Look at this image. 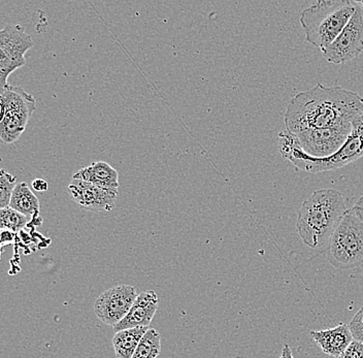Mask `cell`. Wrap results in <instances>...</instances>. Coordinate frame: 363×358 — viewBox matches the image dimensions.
Segmentation results:
<instances>
[{"label":"cell","instance_id":"cell-4","mask_svg":"<svg viewBox=\"0 0 363 358\" xmlns=\"http://www.w3.org/2000/svg\"><path fill=\"white\" fill-rule=\"evenodd\" d=\"M355 13L349 0H319L303 11L301 24L308 44L325 50L340 35Z\"/></svg>","mask_w":363,"mask_h":358},{"label":"cell","instance_id":"cell-25","mask_svg":"<svg viewBox=\"0 0 363 358\" xmlns=\"http://www.w3.org/2000/svg\"><path fill=\"white\" fill-rule=\"evenodd\" d=\"M355 4H357L358 6H360L363 10V1H355Z\"/></svg>","mask_w":363,"mask_h":358},{"label":"cell","instance_id":"cell-15","mask_svg":"<svg viewBox=\"0 0 363 358\" xmlns=\"http://www.w3.org/2000/svg\"><path fill=\"white\" fill-rule=\"evenodd\" d=\"M10 207L27 217L38 218L40 215V201L25 182L18 183L11 196Z\"/></svg>","mask_w":363,"mask_h":358},{"label":"cell","instance_id":"cell-10","mask_svg":"<svg viewBox=\"0 0 363 358\" xmlns=\"http://www.w3.org/2000/svg\"><path fill=\"white\" fill-rule=\"evenodd\" d=\"M352 128L353 125L306 130L297 133L295 137L306 154L313 157L324 158L333 155L342 148L350 135Z\"/></svg>","mask_w":363,"mask_h":358},{"label":"cell","instance_id":"cell-2","mask_svg":"<svg viewBox=\"0 0 363 358\" xmlns=\"http://www.w3.org/2000/svg\"><path fill=\"white\" fill-rule=\"evenodd\" d=\"M344 196L335 189H319L303 201L297 216L296 228L303 244L312 249L328 247L331 235L344 218Z\"/></svg>","mask_w":363,"mask_h":358},{"label":"cell","instance_id":"cell-14","mask_svg":"<svg viewBox=\"0 0 363 358\" xmlns=\"http://www.w3.org/2000/svg\"><path fill=\"white\" fill-rule=\"evenodd\" d=\"M72 178L85 181L104 189H119V173L108 162H93L88 167H82Z\"/></svg>","mask_w":363,"mask_h":358},{"label":"cell","instance_id":"cell-5","mask_svg":"<svg viewBox=\"0 0 363 358\" xmlns=\"http://www.w3.org/2000/svg\"><path fill=\"white\" fill-rule=\"evenodd\" d=\"M328 260L339 269H355L363 264V222L350 210L331 235Z\"/></svg>","mask_w":363,"mask_h":358},{"label":"cell","instance_id":"cell-13","mask_svg":"<svg viewBox=\"0 0 363 358\" xmlns=\"http://www.w3.org/2000/svg\"><path fill=\"white\" fill-rule=\"evenodd\" d=\"M310 335L325 354L335 358H340L354 340L349 325L345 323L328 330H311Z\"/></svg>","mask_w":363,"mask_h":358},{"label":"cell","instance_id":"cell-6","mask_svg":"<svg viewBox=\"0 0 363 358\" xmlns=\"http://www.w3.org/2000/svg\"><path fill=\"white\" fill-rule=\"evenodd\" d=\"M0 139L6 144L21 138L29 119L35 111L36 101L22 87L10 86L0 96Z\"/></svg>","mask_w":363,"mask_h":358},{"label":"cell","instance_id":"cell-1","mask_svg":"<svg viewBox=\"0 0 363 358\" xmlns=\"http://www.w3.org/2000/svg\"><path fill=\"white\" fill-rule=\"evenodd\" d=\"M362 112L363 99L357 93L318 83L290 99L284 122L286 130L295 135L306 130L352 126Z\"/></svg>","mask_w":363,"mask_h":358},{"label":"cell","instance_id":"cell-9","mask_svg":"<svg viewBox=\"0 0 363 358\" xmlns=\"http://www.w3.org/2000/svg\"><path fill=\"white\" fill-rule=\"evenodd\" d=\"M138 296L136 289L130 285H118L108 289L95 301V315L102 323L113 328L128 314Z\"/></svg>","mask_w":363,"mask_h":358},{"label":"cell","instance_id":"cell-23","mask_svg":"<svg viewBox=\"0 0 363 358\" xmlns=\"http://www.w3.org/2000/svg\"><path fill=\"white\" fill-rule=\"evenodd\" d=\"M33 188L35 191H47L49 184H48L47 181L44 180V179H36L33 182Z\"/></svg>","mask_w":363,"mask_h":358},{"label":"cell","instance_id":"cell-11","mask_svg":"<svg viewBox=\"0 0 363 358\" xmlns=\"http://www.w3.org/2000/svg\"><path fill=\"white\" fill-rule=\"evenodd\" d=\"M72 201L90 212H111L116 206L118 190L104 189L85 181L72 179L67 188Z\"/></svg>","mask_w":363,"mask_h":358},{"label":"cell","instance_id":"cell-22","mask_svg":"<svg viewBox=\"0 0 363 358\" xmlns=\"http://www.w3.org/2000/svg\"><path fill=\"white\" fill-rule=\"evenodd\" d=\"M349 210L363 222V196L358 199L357 203L354 205V207L349 208Z\"/></svg>","mask_w":363,"mask_h":358},{"label":"cell","instance_id":"cell-18","mask_svg":"<svg viewBox=\"0 0 363 358\" xmlns=\"http://www.w3.org/2000/svg\"><path fill=\"white\" fill-rule=\"evenodd\" d=\"M30 222L29 217L17 212L11 207L0 210V230L16 233L22 230Z\"/></svg>","mask_w":363,"mask_h":358},{"label":"cell","instance_id":"cell-8","mask_svg":"<svg viewBox=\"0 0 363 358\" xmlns=\"http://www.w3.org/2000/svg\"><path fill=\"white\" fill-rule=\"evenodd\" d=\"M355 4V1H354ZM363 52V10L355 4V13L335 42L322 51L333 65H345Z\"/></svg>","mask_w":363,"mask_h":358},{"label":"cell","instance_id":"cell-16","mask_svg":"<svg viewBox=\"0 0 363 358\" xmlns=\"http://www.w3.org/2000/svg\"><path fill=\"white\" fill-rule=\"evenodd\" d=\"M147 330L149 328H135L116 332L113 337L116 357L133 358L136 347Z\"/></svg>","mask_w":363,"mask_h":358},{"label":"cell","instance_id":"cell-17","mask_svg":"<svg viewBox=\"0 0 363 358\" xmlns=\"http://www.w3.org/2000/svg\"><path fill=\"white\" fill-rule=\"evenodd\" d=\"M160 352V334L155 328H149L136 347L133 358H157Z\"/></svg>","mask_w":363,"mask_h":358},{"label":"cell","instance_id":"cell-24","mask_svg":"<svg viewBox=\"0 0 363 358\" xmlns=\"http://www.w3.org/2000/svg\"><path fill=\"white\" fill-rule=\"evenodd\" d=\"M279 358H294L289 345H287V344L284 345L282 353H281V357Z\"/></svg>","mask_w":363,"mask_h":358},{"label":"cell","instance_id":"cell-21","mask_svg":"<svg viewBox=\"0 0 363 358\" xmlns=\"http://www.w3.org/2000/svg\"><path fill=\"white\" fill-rule=\"evenodd\" d=\"M340 358H363V344L353 340Z\"/></svg>","mask_w":363,"mask_h":358},{"label":"cell","instance_id":"cell-19","mask_svg":"<svg viewBox=\"0 0 363 358\" xmlns=\"http://www.w3.org/2000/svg\"><path fill=\"white\" fill-rule=\"evenodd\" d=\"M17 184L15 176L6 169H0V210L10 207L11 196Z\"/></svg>","mask_w":363,"mask_h":358},{"label":"cell","instance_id":"cell-7","mask_svg":"<svg viewBox=\"0 0 363 358\" xmlns=\"http://www.w3.org/2000/svg\"><path fill=\"white\" fill-rule=\"evenodd\" d=\"M33 45L21 25L8 24L0 29V96L10 87L9 77L26 65L25 55Z\"/></svg>","mask_w":363,"mask_h":358},{"label":"cell","instance_id":"cell-3","mask_svg":"<svg viewBox=\"0 0 363 358\" xmlns=\"http://www.w3.org/2000/svg\"><path fill=\"white\" fill-rule=\"evenodd\" d=\"M278 140L281 155L297 169L313 174L335 171L363 157V112L354 120L350 135L342 148L328 157L316 158L306 154L289 131L281 133Z\"/></svg>","mask_w":363,"mask_h":358},{"label":"cell","instance_id":"cell-20","mask_svg":"<svg viewBox=\"0 0 363 358\" xmlns=\"http://www.w3.org/2000/svg\"><path fill=\"white\" fill-rule=\"evenodd\" d=\"M349 328L353 339L363 344V307L352 318L349 323Z\"/></svg>","mask_w":363,"mask_h":358},{"label":"cell","instance_id":"cell-12","mask_svg":"<svg viewBox=\"0 0 363 358\" xmlns=\"http://www.w3.org/2000/svg\"><path fill=\"white\" fill-rule=\"evenodd\" d=\"M158 296L154 290L138 294L128 314L113 326L116 332L128 328H149L158 309Z\"/></svg>","mask_w":363,"mask_h":358}]
</instances>
